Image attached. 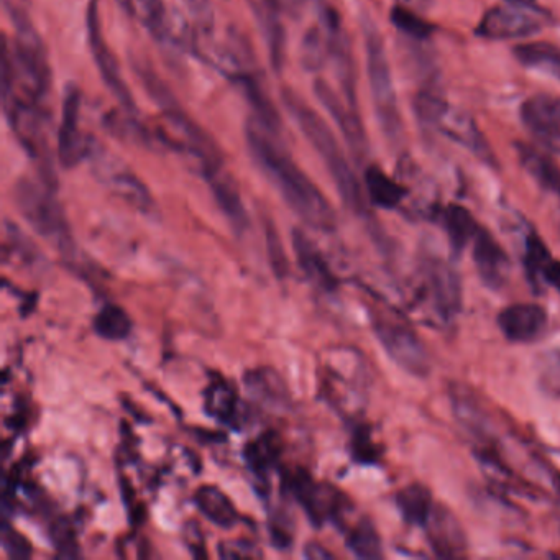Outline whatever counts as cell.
<instances>
[{"label":"cell","instance_id":"8d00e7d4","mask_svg":"<svg viewBox=\"0 0 560 560\" xmlns=\"http://www.w3.org/2000/svg\"><path fill=\"white\" fill-rule=\"evenodd\" d=\"M541 278L557 293H560V260L552 257L546 263V267L542 268Z\"/></svg>","mask_w":560,"mask_h":560},{"label":"cell","instance_id":"7c38bea8","mask_svg":"<svg viewBox=\"0 0 560 560\" xmlns=\"http://www.w3.org/2000/svg\"><path fill=\"white\" fill-rule=\"evenodd\" d=\"M472 257L478 276L488 290L500 291L508 285L511 276L510 257L503 245L483 227L473 239Z\"/></svg>","mask_w":560,"mask_h":560},{"label":"cell","instance_id":"836d02e7","mask_svg":"<svg viewBox=\"0 0 560 560\" xmlns=\"http://www.w3.org/2000/svg\"><path fill=\"white\" fill-rule=\"evenodd\" d=\"M143 12H145V23L157 37H163L165 33V5L163 0H140Z\"/></svg>","mask_w":560,"mask_h":560},{"label":"cell","instance_id":"f546056e","mask_svg":"<svg viewBox=\"0 0 560 560\" xmlns=\"http://www.w3.org/2000/svg\"><path fill=\"white\" fill-rule=\"evenodd\" d=\"M391 22L400 32L408 35L413 40H429L432 33L436 32V27L432 23L427 22L421 15L416 14L414 10H409L404 5H398L391 10Z\"/></svg>","mask_w":560,"mask_h":560},{"label":"cell","instance_id":"8992f818","mask_svg":"<svg viewBox=\"0 0 560 560\" xmlns=\"http://www.w3.org/2000/svg\"><path fill=\"white\" fill-rule=\"evenodd\" d=\"M551 15L534 0H501L477 25V37L493 42L523 40L546 27Z\"/></svg>","mask_w":560,"mask_h":560},{"label":"cell","instance_id":"d590c367","mask_svg":"<svg viewBox=\"0 0 560 560\" xmlns=\"http://www.w3.org/2000/svg\"><path fill=\"white\" fill-rule=\"evenodd\" d=\"M234 401V393L221 385L219 388H212L207 403L211 404V413L219 414L222 418L227 419L230 414L234 413Z\"/></svg>","mask_w":560,"mask_h":560},{"label":"cell","instance_id":"4dcf8cb0","mask_svg":"<svg viewBox=\"0 0 560 560\" xmlns=\"http://www.w3.org/2000/svg\"><path fill=\"white\" fill-rule=\"evenodd\" d=\"M552 255L549 248L544 244V240L536 232L526 237V253H524V265L529 275L533 276L534 281L541 278L542 268L551 260Z\"/></svg>","mask_w":560,"mask_h":560},{"label":"cell","instance_id":"4fadbf2b","mask_svg":"<svg viewBox=\"0 0 560 560\" xmlns=\"http://www.w3.org/2000/svg\"><path fill=\"white\" fill-rule=\"evenodd\" d=\"M524 127L538 138L544 147L560 153V97L538 94L521 106Z\"/></svg>","mask_w":560,"mask_h":560},{"label":"cell","instance_id":"83f0119b","mask_svg":"<svg viewBox=\"0 0 560 560\" xmlns=\"http://www.w3.org/2000/svg\"><path fill=\"white\" fill-rule=\"evenodd\" d=\"M92 327L97 336L106 340H124L132 332V319L124 309L115 304H107L94 316Z\"/></svg>","mask_w":560,"mask_h":560},{"label":"cell","instance_id":"7a4b0ae2","mask_svg":"<svg viewBox=\"0 0 560 560\" xmlns=\"http://www.w3.org/2000/svg\"><path fill=\"white\" fill-rule=\"evenodd\" d=\"M281 97H283V104L294 119V124L298 125V129L303 132L304 137L308 138V142L313 145L317 155L324 161L345 206L362 219H368L370 211H368L362 184L355 176L331 127L296 92L285 89Z\"/></svg>","mask_w":560,"mask_h":560},{"label":"cell","instance_id":"1f68e13d","mask_svg":"<svg viewBox=\"0 0 560 560\" xmlns=\"http://www.w3.org/2000/svg\"><path fill=\"white\" fill-rule=\"evenodd\" d=\"M267 248L270 257L271 268L275 271L278 278H285L288 275V258H286L285 248L281 242L278 230L273 227L271 222L267 224Z\"/></svg>","mask_w":560,"mask_h":560},{"label":"cell","instance_id":"603a6c76","mask_svg":"<svg viewBox=\"0 0 560 560\" xmlns=\"http://www.w3.org/2000/svg\"><path fill=\"white\" fill-rule=\"evenodd\" d=\"M363 181H365L368 201L380 209L393 211L396 207H400L401 202L408 196V191L400 183H396L391 176L386 175L380 166H368Z\"/></svg>","mask_w":560,"mask_h":560},{"label":"cell","instance_id":"4316f807","mask_svg":"<svg viewBox=\"0 0 560 560\" xmlns=\"http://www.w3.org/2000/svg\"><path fill=\"white\" fill-rule=\"evenodd\" d=\"M245 385L257 400L270 404L273 408L286 404L288 401V391H286L280 375L270 368H258V370L247 373Z\"/></svg>","mask_w":560,"mask_h":560},{"label":"cell","instance_id":"9c48e42d","mask_svg":"<svg viewBox=\"0 0 560 560\" xmlns=\"http://www.w3.org/2000/svg\"><path fill=\"white\" fill-rule=\"evenodd\" d=\"M94 160V171L97 178L111 188L120 198L137 207L143 214H152L155 211V202L152 194L148 193L147 186L138 180L137 176L122 165L111 153L104 152L101 145L89 148V157Z\"/></svg>","mask_w":560,"mask_h":560},{"label":"cell","instance_id":"e0dca14e","mask_svg":"<svg viewBox=\"0 0 560 560\" xmlns=\"http://www.w3.org/2000/svg\"><path fill=\"white\" fill-rule=\"evenodd\" d=\"M427 285L437 313L444 321H452L462 309V283L457 271L442 260L427 263Z\"/></svg>","mask_w":560,"mask_h":560},{"label":"cell","instance_id":"f1b7e54d","mask_svg":"<svg viewBox=\"0 0 560 560\" xmlns=\"http://www.w3.org/2000/svg\"><path fill=\"white\" fill-rule=\"evenodd\" d=\"M347 547L360 559H380L383 556L380 534L370 519H362L355 524L347 538Z\"/></svg>","mask_w":560,"mask_h":560},{"label":"cell","instance_id":"d6986e66","mask_svg":"<svg viewBox=\"0 0 560 560\" xmlns=\"http://www.w3.org/2000/svg\"><path fill=\"white\" fill-rule=\"evenodd\" d=\"M209 188H211L212 196L216 199L217 206L221 207L227 221L234 227L235 232H245L248 227L247 209H245L244 201L240 196V189L237 181L225 171L224 168L212 171L209 175L204 176Z\"/></svg>","mask_w":560,"mask_h":560},{"label":"cell","instance_id":"e575fe53","mask_svg":"<svg viewBox=\"0 0 560 560\" xmlns=\"http://www.w3.org/2000/svg\"><path fill=\"white\" fill-rule=\"evenodd\" d=\"M219 556L224 559H253V557H262V552L248 541H225L217 547Z\"/></svg>","mask_w":560,"mask_h":560},{"label":"cell","instance_id":"5b68a950","mask_svg":"<svg viewBox=\"0 0 560 560\" xmlns=\"http://www.w3.org/2000/svg\"><path fill=\"white\" fill-rule=\"evenodd\" d=\"M15 206L38 235L55 245L60 252H73V237L60 201L51 184L22 178L14 188Z\"/></svg>","mask_w":560,"mask_h":560},{"label":"cell","instance_id":"d4e9b609","mask_svg":"<svg viewBox=\"0 0 560 560\" xmlns=\"http://www.w3.org/2000/svg\"><path fill=\"white\" fill-rule=\"evenodd\" d=\"M434 503L436 501L432 500L431 490L423 483H409L396 495V506L403 516L404 523L418 528L426 526Z\"/></svg>","mask_w":560,"mask_h":560},{"label":"cell","instance_id":"8fae6325","mask_svg":"<svg viewBox=\"0 0 560 560\" xmlns=\"http://www.w3.org/2000/svg\"><path fill=\"white\" fill-rule=\"evenodd\" d=\"M293 492L316 526H321L329 519L337 521L347 510V500L342 493L327 483L314 482L308 473H299L294 478Z\"/></svg>","mask_w":560,"mask_h":560},{"label":"cell","instance_id":"ba28073f","mask_svg":"<svg viewBox=\"0 0 560 560\" xmlns=\"http://www.w3.org/2000/svg\"><path fill=\"white\" fill-rule=\"evenodd\" d=\"M86 28H88L89 46H91L92 60L96 63L102 81L107 89L112 92V96L119 101L120 106L124 107L129 114H137V104L134 96L130 92L129 86L125 83L122 71H120L119 61L115 58L114 51L107 43L102 33L101 19H99V4L97 0L89 2L88 14H86Z\"/></svg>","mask_w":560,"mask_h":560},{"label":"cell","instance_id":"9a60e30c","mask_svg":"<svg viewBox=\"0 0 560 560\" xmlns=\"http://www.w3.org/2000/svg\"><path fill=\"white\" fill-rule=\"evenodd\" d=\"M314 94H316L322 106L326 107V111L334 119L340 132L344 134L345 142L349 143L352 153H355L357 157H363L368 150L367 135H365V130H363L359 111L354 109V107H350L347 101L342 99L322 79H317L316 83H314Z\"/></svg>","mask_w":560,"mask_h":560},{"label":"cell","instance_id":"ffe728a7","mask_svg":"<svg viewBox=\"0 0 560 560\" xmlns=\"http://www.w3.org/2000/svg\"><path fill=\"white\" fill-rule=\"evenodd\" d=\"M293 250L299 267L314 286L324 291L336 290L337 278L327 265L326 258L301 229L293 230Z\"/></svg>","mask_w":560,"mask_h":560},{"label":"cell","instance_id":"74e56055","mask_svg":"<svg viewBox=\"0 0 560 560\" xmlns=\"http://www.w3.org/2000/svg\"><path fill=\"white\" fill-rule=\"evenodd\" d=\"M304 557L306 559H332L331 552H327L321 544H317V542H309L304 547Z\"/></svg>","mask_w":560,"mask_h":560},{"label":"cell","instance_id":"484cf974","mask_svg":"<svg viewBox=\"0 0 560 560\" xmlns=\"http://www.w3.org/2000/svg\"><path fill=\"white\" fill-rule=\"evenodd\" d=\"M196 503H198L202 515L219 528H234L237 524L239 513L229 500V496L222 493L219 488L211 487V485L199 488L196 492Z\"/></svg>","mask_w":560,"mask_h":560},{"label":"cell","instance_id":"52a82bcc","mask_svg":"<svg viewBox=\"0 0 560 560\" xmlns=\"http://www.w3.org/2000/svg\"><path fill=\"white\" fill-rule=\"evenodd\" d=\"M378 342L393 362L414 377L424 378L431 372V360L418 334L404 322L391 317L375 321Z\"/></svg>","mask_w":560,"mask_h":560},{"label":"cell","instance_id":"cb8c5ba5","mask_svg":"<svg viewBox=\"0 0 560 560\" xmlns=\"http://www.w3.org/2000/svg\"><path fill=\"white\" fill-rule=\"evenodd\" d=\"M513 55L524 68L546 74L560 83V46L547 42L523 43L515 46Z\"/></svg>","mask_w":560,"mask_h":560},{"label":"cell","instance_id":"2e32d148","mask_svg":"<svg viewBox=\"0 0 560 560\" xmlns=\"http://www.w3.org/2000/svg\"><path fill=\"white\" fill-rule=\"evenodd\" d=\"M424 531L432 551L439 557H460L467 552V536L457 516L441 503H434Z\"/></svg>","mask_w":560,"mask_h":560},{"label":"cell","instance_id":"d6a6232c","mask_svg":"<svg viewBox=\"0 0 560 560\" xmlns=\"http://www.w3.org/2000/svg\"><path fill=\"white\" fill-rule=\"evenodd\" d=\"M2 542H4L5 552L9 554L10 559H30L32 557L30 542L14 529L4 526Z\"/></svg>","mask_w":560,"mask_h":560},{"label":"cell","instance_id":"ac0fdd59","mask_svg":"<svg viewBox=\"0 0 560 560\" xmlns=\"http://www.w3.org/2000/svg\"><path fill=\"white\" fill-rule=\"evenodd\" d=\"M255 20H257L263 40L267 43L270 61L275 71L285 65L286 32L281 20L280 0H248Z\"/></svg>","mask_w":560,"mask_h":560},{"label":"cell","instance_id":"ab89813d","mask_svg":"<svg viewBox=\"0 0 560 560\" xmlns=\"http://www.w3.org/2000/svg\"><path fill=\"white\" fill-rule=\"evenodd\" d=\"M408 2H411V4H421L423 0H408Z\"/></svg>","mask_w":560,"mask_h":560},{"label":"cell","instance_id":"6da1fadb","mask_svg":"<svg viewBox=\"0 0 560 560\" xmlns=\"http://www.w3.org/2000/svg\"><path fill=\"white\" fill-rule=\"evenodd\" d=\"M270 135L263 127L248 125L245 138L253 163L267 176L294 214L313 229L332 232L337 227V216L331 202Z\"/></svg>","mask_w":560,"mask_h":560},{"label":"cell","instance_id":"f35d334b","mask_svg":"<svg viewBox=\"0 0 560 560\" xmlns=\"http://www.w3.org/2000/svg\"><path fill=\"white\" fill-rule=\"evenodd\" d=\"M301 2H303V0H291V5H293V7H299Z\"/></svg>","mask_w":560,"mask_h":560},{"label":"cell","instance_id":"5bb4252c","mask_svg":"<svg viewBox=\"0 0 560 560\" xmlns=\"http://www.w3.org/2000/svg\"><path fill=\"white\" fill-rule=\"evenodd\" d=\"M496 322L505 339L515 344H531L546 334L549 316L541 304L515 303L501 309Z\"/></svg>","mask_w":560,"mask_h":560},{"label":"cell","instance_id":"44dd1931","mask_svg":"<svg viewBox=\"0 0 560 560\" xmlns=\"http://www.w3.org/2000/svg\"><path fill=\"white\" fill-rule=\"evenodd\" d=\"M516 155L524 171L547 193L560 199V168L541 148L528 143H515Z\"/></svg>","mask_w":560,"mask_h":560},{"label":"cell","instance_id":"3957f363","mask_svg":"<svg viewBox=\"0 0 560 560\" xmlns=\"http://www.w3.org/2000/svg\"><path fill=\"white\" fill-rule=\"evenodd\" d=\"M413 106L421 124L441 132L452 142L467 148L472 155L488 166H498L492 145L488 143L480 127L475 124V120L467 112L450 106L439 92L431 89L418 92L414 97Z\"/></svg>","mask_w":560,"mask_h":560},{"label":"cell","instance_id":"30bf717a","mask_svg":"<svg viewBox=\"0 0 560 560\" xmlns=\"http://www.w3.org/2000/svg\"><path fill=\"white\" fill-rule=\"evenodd\" d=\"M81 92L76 86H68L63 99L60 129H58V160L65 168H74L89 157L91 140L81 134Z\"/></svg>","mask_w":560,"mask_h":560},{"label":"cell","instance_id":"277c9868","mask_svg":"<svg viewBox=\"0 0 560 560\" xmlns=\"http://www.w3.org/2000/svg\"><path fill=\"white\" fill-rule=\"evenodd\" d=\"M363 35H365V51H367L368 83L372 91L378 125L391 143H398L403 137V117H401L400 102L396 96L385 43L373 23H363Z\"/></svg>","mask_w":560,"mask_h":560},{"label":"cell","instance_id":"7402d4cb","mask_svg":"<svg viewBox=\"0 0 560 560\" xmlns=\"http://www.w3.org/2000/svg\"><path fill=\"white\" fill-rule=\"evenodd\" d=\"M441 224L446 230L447 239L455 255L464 252L472 244L482 225L475 221L472 212L459 204H449L441 211Z\"/></svg>","mask_w":560,"mask_h":560}]
</instances>
